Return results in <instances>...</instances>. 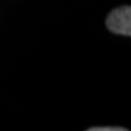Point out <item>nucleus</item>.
Masks as SVG:
<instances>
[{"label": "nucleus", "instance_id": "1", "mask_svg": "<svg viewBox=\"0 0 131 131\" xmlns=\"http://www.w3.org/2000/svg\"><path fill=\"white\" fill-rule=\"evenodd\" d=\"M106 26L111 32L120 35H131V7L122 6L113 10L106 18Z\"/></svg>", "mask_w": 131, "mask_h": 131}, {"label": "nucleus", "instance_id": "2", "mask_svg": "<svg viewBox=\"0 0 131 131\" xmlns=\"http://www.w3.org/2000/svg\"><path fill=\"white\" fill-rule=\"evenodd\" d=\"M124 127H90L89 131H125Z\"/></svg>", "mask_w": 131, "mask_h": 131}]
</instances>
